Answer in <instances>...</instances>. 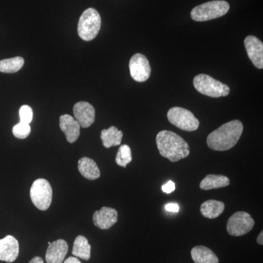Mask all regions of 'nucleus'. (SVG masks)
I'll return each instance as SVG.
<instances>
[{
	"label": "nucleus",
	"instance_id": "nucleus-14",
	"mask_svg": "<svg viewBox=\"0 0 263 263\" xmlns=\"http://www.w3.org/2000/svg\"><path fill=\"white\" fill-rule=\"evenodd\" d=\"M60 127L65 133L66 138L69 143H74L80 136L81 126L75 118L68 114L62 115L60 118Z\"/></svg>",
	"mask_w": 263,
	"mask_h": 263
},
{
	"label": "nucleus",
	"instance_id": "nucleus-4",
	"mask_svg": "<svg viewBox=\"0 0 263 263\" xmlns=\"http://www.w3.org/2000/svg\"><path fill=\"white\" fill-rule=\"evenodd\" d=\"M101 28V17L98 10L88 8L79 19L78 33L85 41H91L98 35Z\"/></svg>",
	"mask_w": 263,
	"mask_h": 263
},
{
	"label": "nucleus",
	"instance_id": "nucleus-11",
	"mask_svg": "<svg viewBox=\"0 0 263 263\" xmlns=\"http://www.w3.org/2000/svg\"><path fill=\"white\" fill-rule=\"evenodd\" d=\"M75 119L81 127H89L95 120V109L87 102H79L74 105Z\"/></svg>",
	"mask_w": 263,
	"mask_h": 263
},
{
	"label": "nucleus",
	"instance_id": "nucleus-19",
	"mask_svg": "<svg viewBox=\"0 0 263 263\" xmlns=\"http://www.w3.org/2000/svg\"><path fill=\"white\" fill-rule=\"evenodd\" d=\"M122 131L119 130L118 128L114 126H111L108 129H103L100 135L103 146L107 148L119 146L122 143Z\"/></svg>",
	"mask_w": 263,
	"mask_h": 263
},
{
	"label": "nucleus",
	"instance_id": "nucleus-5",
	"mask_svg": "<svg viewBox=\"0 0 263 263\" xmlns=\"http://www.w3.org/2000/svg\"><path fill=\"white\" fill-rule=\"evenodd\" d=\"M194 86L200 94L211 98H218L226 97L230 94V87L221 81L205 74H200L194 78Z\"/></svg>",
	"mask_w": 263,
	"mask_h": 263
},
{
	"label": "nucleus",
	"instance_id": "nucleus-17",
	"mask_svg": "<svg viewBox=\"0 0 263 263\" xmlns=\"http://www.w3.org/2000/svg\"><path fill=\"white\" fill-rule=\"evenodd\" d=\"M191 256L195 263H219L217 256L204 246L194 247L191 251Z\"/></svg>",
	"mask_w": 263,
	"mask_h": 263
},
{
	"label": "nucleus",
	"instance_id": "nucleus-9",
	"mask_svg": "<svg viewBox=\"0 0 263 263\" xmlns=\"http://www.w3.org/2000/svg\"><path fill=\"white\" fill-rule=\"evenodd\" d=\"M129 67L131 77L137 82H145L149 79L152 71L149 62L142 53H136L132 57Z\"/></svg>",
	"mask_w": 263,
	"mask_h": 263
},
{
	"label": "nucleus",
	"instance_id": "nucleus-10",
	"mask_svg": "<svg viewBox=\"0 0 263 263\" xmlns=\"http://www.w3.org/2000/svg\"><path fill=\"white\" fill-rule=\"evenodd\" d=\"M247 55L257 68H263V43L254 35H249L245 40Z\"/></svg>",
	"mask_w": 263,
	"mask_h": 263
},
{
	"label": "nucleus",
	"instance_id": "nucleus-15",
	"mask_svg": "<svg viewBox=\"0 0 263 263\" xmlns=\"http://www.w3.org/2000/svg\"><path fill=\"white\" fill-rule=\"evenodd\" d=\"M68 252V245L65 240L59 239L48 246L46 254L47 263H62Z\"/></svg>",
	"mask_w": 263,
	"mask_h": 263
},
{
	"label": "nucleus",
	"instance_id": "nucleus-1",
	"mask_svg": "<svg viewBox=\"0 0 263 263\" xmlns=\"http://www.w3.org/2000/svg\"><path fill=\"white\" fill-rule=\"evenodd\" d=\"M243 131V124L239 120L226 123L208 136V146L218 152L231 149L238 143Z\"/></svg>",
	"mask_w": 263,
	"mask_h": 263
},
{
	"label": "nucleus",
	"instance_id": "nucleus-12",
	"mask_svg": "<svg viewBox=\"0 0 263 263\" xmlns=\"http://www.w3.org/2000/svg\"><path fill=\"white\" fill-rule=\"evenodd\" d=\"M118 221V212L110 207H103L93 215L95 226L101 230H108Z\"/></svg>",
	"mask_w": 263,
	"mask_h": 263
},
{
	"label": "nucleus",
	"instance_id": "nucleus-28",
	"mask_svg": "<svg viewBox=\"0 0 263 263\" xmlns=\"http://www.w3.org/2000/svg\"><path fill=\"white\" fill-rule=\"evenodd\" d=\"M64 263H81V262L77 257H70L66 259Z\"/></svg>",
	"mask_w": 263,
	"mask_h": 263
},
{
	"label": "nucleus",
	"instance_id": "nucleus-13",
	"mask_svg": "<svg viewBox=\"0 0 263 263\" xmlns=\"http://www.w3.org/2000/svg\"><path fill=\"white\" fill-rule=\"evenodd\" d=\"M19 254L18 241L15 237L8 235L0 239V260L14 262Z\"/></svg>",
	"mask_w": 263,
	"mask_h": 263
},
{
	"label": "nucleus",
	"instance_id": "nucleus-24",
	"mask_svg": "<svg viewBox=\"0 0 263 263\" xmlns=\"http://www.w3.org/2000/svg\"><path fill=\"white\" fill-rule=\"evenodd\" d=\"M31 133L29 124L20 122L13 127V136L18 139H25Z\"/></svg>",
	"mask_w": 263,
	"mask_h": 263
},
{
	"label": "nucleus",
	"instance_id": "nucleus-6",
	"mask_svg": "<svg viewBox=\"0 0 263 263\" xmlns=\"http://www.w3.org/2000/svg\"><path fill=\"white\" fill-rule=\"evenodd\" d=\"M53 191L51 184L47 180H35L30 189L31 200L34 206L39 210L46 211L51 205Z\"/></svg>",
	"mask_w": 263,
	"mask_h": 263
},
{
	"label": "nucleus",
	"instance_id": "nucleus-21",
	"mask_svg": "<svg viewBox=\"0 0 263 263\" xmlns=\"http://www.w3.org/2000/svg\"><path fill=\"white\" fill-rule=\"evenodd\" d=\"M72 254L76 257L89 260L91 257V246L86 237L79 235L76 238L72 248Z\"/></svg>",
	"mask_w": 263,
	"mask_h": 263
},
{
	"label": "nucleus",
	"instance_id": "nucleus-26",
	"mask_svg": "<svg viewBox=\"0 0 263 263\" xmlns=\"http://www.w3.org/2000/svg\"><path fill=\"white\" fill-rule=\"evenodd\" d=\"M176 189V185L173 181H170L162 186V190L163 193L170 194L173 193Z\"/></svg>",
	"mask_w": 263,
	"mask_h": 263
},
{
	"label": "nucleus",
	"instance_id": "nucleus-20",
	"mask_svg": "<svg viewBox=\"0 0 263 263\" xmlns=\"http://www.w3.org/2000/svg\"><path fill=\"white\" fill-rule=\"evenodd\" d=\"M228 177L222 175H207L200 183V188L202 190H211L214 189L226 187L230 185Z\"/></svg>",
	"mask_w": 263,
	"mask_h": 263
},
{
	"label": "nucleus",
	"instance_id": "nucleus-16",
	"mask_svg": "<svg viewBox=\"0 0 263 263\" xmlns=\"http://www.w3.org/2000/svg\"><path fill=\"white\" fill-rule=\"evenodd\" d=\"M79 172L84 178L89 180H96L100 177V171L98 164L92 159L82 157L78 164Z\"/></svg>",
	"mask_w": 263,
	"mask_h": 263
},
{
	"label": "nucleus",
	"instance_id": "nucleus-8",
	"mask_svg": "<svg viewBox=\"0 0 263 263\" xmlns=\"http://www.w3.org/2000/svg\"><path fill=\"white\" fill-rule=\"evenodd\" d=\"M254 226V220L249 213L238 212L228 219L227 230L232 236H242L249 233Z\"/></svg>",
	"mask_w": 263,
	"mask_h": 263
},
{
	"label": "nucleus",
	"instance_id": "nucleus-18",
	"mask_svg": "<svg viewBox=\"0 0 263 263\" xmlns=\"http://www.w3.org/2000/svg\"><path fill=\"white\" fill-rule=\"evenodd\" d=\"M224 203L219 200H209L202 203L200 213L204 217L208 219H216L221 215L224 211Z\"/></svg>",
	"mask_w": 263,
	"mask_h": 263
},
{
	"label": "nucleus",
	"instance_id": "nucleus-29",
	"mask_svg": "<svg viewBox=\"0 0 263 263\" xmlns=\"http://www.w3.org/2000/svg\"><path fill=\"white\" fill-rule=\"evenodd\" d=\"M29 263H43V259L40 257H35L31 259Z\"/></svg>",
	"mask_w": 263,
	"mask_h": 263
},
{
	"label": "nucleus",
	"instance_id": "nucleus-7",
	"mask_svg": "<svg viewBox=\"0 0 263 263\" xmlns=\"http://www.w3.org/2000/svg\"><path fill=\"white\" fill-rule=\"evenodd\" d=\"M167 119L173 125L187 132H193L198 129L200 122L190 110L174 107L170 109L167 114Z\"/></svg>",
	"mask_w": 263,
	"mask_h": 263
},
{
	"label": "nucleus",
	"instance_id": "nucleus-27",
	"mask_svg": "<svg viewBox=\"0 0 263 263\" xmlns=\"http://www.w3.org/2000/svg\"><path fill=\"white\" fill-rule=\"evenodd\" d=\"M165 209L168 212L177 213L179 211V205L176 203H168L165 205Z\"/></svg>",
	"mask_w": 263,
	"mask_h": 263
},
{
	"label": "nucleus",
	"instance_id": "nucleus-3",
	"mask_svg": "<svg viewBox=\"0 0 263 263\" xmlns=\"http://www.w3.org/2000/svg\"><path fill=\"white\" fill-rule=\"evenodd\" d=\"M230 10V5L224 0H214L208 2L194 8L191 17L195 22H201L220 18L227 14Z\"/></svg>",
	"mask_w": 263,
	"mask_h": 263
},
{
	"label": "nucleus",
	"instance_id": "nucleus-22",
	"mask_svg": "<svg viewBox=\"0 0 263 263\" xmlns=\"http://www.w3.org/2000/svg\"><path fill=\"white\" fill-rule=\"evenodd\" d=\"M24 60L22 57H16L6 59L0 61V72L5 73H15L23 67Z\"/></svg>",
	"mask_w": 263,
	"mask_h": 263
},
{
	"label": "nucleus",
	"instance_id": "nucleus-30",
	"mask_svg": "<svg viewBox=\"0 0 263 263\" xmlns=\"http://www.w3.org/2000/svg\"><path fill=\"white\" fill-rule=\"evenodd\" d=\"M257 243H258V245H263V232H261L260 233H259L258 237H257Z\"/></svg>",
	"mask_w": 263,
	"mask_h": 263
},
{
	"label": "nucleus",
	"instance_id": "nucleus-25",
	"mask_svg": "<svg viewBox=\"0 0 263 263\" xmlns=\"http://www.w3.org/2000/svg\"><path fill=\"white\" fill-rule=\"evenodd\" d=\"M19 117H20V122L27 123V124L32 122L33 119L32 108L27 105L21 107L19 110Z\"/></svg>",
	"mask_w": 263,
	"mask_h": 263
},
{
	"label": "nucleus",
	"instance_id": "nucleus-2",
	"mask_svg": "<svg viewBox=\"0 0 263 263\" xmlns=\"http://www.w3.org/2000/svg\"><path fill=\"white\" fill-rule=\"evenodd\" d=\"M156 143L160 155L171 162H178L190 155L187 142L174 132H160L156 137Z\"/></svg>",
	"mask_w": 263,
	"mask_h": 263
},
{
	"label": "nucleus",
	"instance_id": "nucleus-23",
	"mask_svg": "<svg viewBox=\"0 0 263 263\" xmlns=\"http://www.w3.org/2000/svg\"><path fill=\"white\" fill-rule=\"evenodd\" d=\"M133 160L130 147L128 145H122L118 150L116 162L121 167H126Z\"/></svg>",
	"mask_w": 263,
	"mask_h": 263
}]
</instances>
